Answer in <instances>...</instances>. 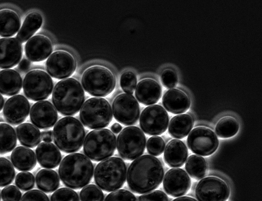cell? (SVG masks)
I'll list each match as a JSON object with an SVG mask.
<instances>
[{"instance_id":"3","label":"cell","mask_w":262,"mask_h":201,"mask_svg":"<svg viewBox=\"0 0 262 201\" xmlns=\"http://www.w3.org/2000/svg\"><path fill=\"white\" fill-rule=\"evenodd\" d=\"M57 111L65 116L77 113L85 100L84 90L76 79L69 78L59 81L55 85L52 97Z\"/></svg>"},{"instance_id":"20","label":"cell","mask_w":262,"mask_h":201,"mask_svg":"<svg viewBox=\"0 0 262 201\" xmlns=\"http://www.w3.org/2000/svg\"><path fill=\"white\" fill-rule=\"evenodd\" d=\"M52 51L50 41L42 35L32 37L28 40L25 46L26 56L33 62H39L46 59Z\"/></svg>"},{"instance_id":"40","label":"cell","mask_w":262,"mask_h":201,"mask_svg":"<svg viewBox=\"0 0 262 201\" xmlns=\"http://www.w3.org/2000/svg\"><path fill=\"white\" fill-rule=\"evenodd\" d=\"M165 147L164 140L159 136H155L150 137L147 141L146 148L148 152L153 156H159L161 154Z\"/></svg>"},{"instance_id":"5","label":"cell","mask_w":262,"mask_h":201,"mask_svg":"<svg viewBox=\"0 0 262 201\" xmlns=\"http://www.w3.org/2000/svg\"><path fill=\"white\" fill-rule=\"evenodd\" d=\"M126 175V167L124 161L119 157H112L97 165L94 179L96 185L102 190L112 192L123 185Z\"/></svg>"},{"instance_id":"17","label":"cell","mask_w":262,"mask_h":201,"mask_svg":"<svg viewBox=\"0 0 262 201\" xmlns=\"http://www.w3.org/2000/svg\"><path fill=\"white\" fill-rule=\"evenodd\" d=\"M30 104L23 96L18 95L9 98L3 108V115L8 123L17 125L23 123L28 116Z\"/></svg>"},{"instance_id":"13","label":"cell","mask_w":262,"mask_h":201,"mask_svg":"<svg viewBox=\"0 0 262 201\" xmlns=\"http://www.w3.org/2000/svg\"><path fill=\"white\" fill-rule=\"evenodd\" d=\"M115 119L125 126L135 124L140 116L139 103L130 94H122L118 96L112 104Z\"/></svg>"},{"instance_id":"1","label":"cell","mask_w":262,"mask_h":201,"mask_svg":"<svg viewBox=\"0 0 262 201\" xmlns=\"http://www.w3.org/2000/svg\"><path fill=\"white\" fill-rule=\"evenodd\" d=\"M164 175L162 163L150 155L136 158L127 172L129 187L135 193L143 194L156 189L162 181Z\"/></svg>"},{"instance_id":"48","label":"cell","mask_w":262,"mask_h":201,"mask_svg":"<svg viewBox=\"0 0 262 201\" xmlns=\"http://www.w3.org/2000/svg\"><path fill=\"white\" fill-rule=\"evenodd\" d=\"M112 131L116 134L119 133L122 129V126L118 123L114 124L111 127Z\"/></svg>"},{"instance_id":"33","label":"cell","mask_w":262,"mask_h":201,"mask_svg":"<svg viewBox=\"0 0 262 201\" xmlns=\"http://www.w3.org/2000/svg\"><path fill=\"white\" fill-rule=\"evenodd\" d=\"M185 168L191 177L199 180L206 175L207 167L204 158L193 154L189 157L186 163Z\"/></svg>"},{"instance_id":"42","label":"cell","mask_w":262,"mask_h":201,"mask_svg":"<svg viewBox=\"0 0 262 201\" xmlns=\"http://www.w3.org/2000/svg\"><path fill=\"white\" fill-rule=\"evenodd\" d=\"M1 194L3 201H20L22 197L20 191L14 185L4 188Z\"/></svg>"},{"instance_id":"43","label":"cell","mask_w":262,"mask_h":201,"mask_svg":"<svg viewBox=\"0 0 262 201\" xmlns=\"http://www.w3.org/2000/svg\"><path fill=\"white\" fill-rule=\"evenodd\" d=\"M161 80L165 87L172 88L176 85L178 78L174 71L171 70H166L162 74Z\"/></svg>"},{"instance_id":"6","label":"cell","mask_w":262,"mask_h":201,"mask_svg":"<svg viewBox=\"0 0 262 201\" xmlns=\"http://www.w3.org/2000/svg\"><path fill=\"white\" fill-rule=\"evenodd\" d=\"M115 135L108 129H98L90 131L85 138L83 151L92 160L101 161L111 156L116 149Z\"/></svg>"},{"instance_id":"29","label":"cell","mask_w":262,"mask_h":201,"mask_svg":"<svg viewBox=\"0 0 262 201\" xmlns=\"http://www.w3.org/2000/svg\"><path fill=\"white\" fill-rule=\"evenodd\" d=\"M21 21L19 16L10 10L0 11V36L4 37L14 35L19 30Z\"/></svg>"},{"instance_id":"37","label":"cell","mask_w":262,"mask_h":201,"mask_svg":"<svg viewBox=\"0 0 262 201\" xmlns=\"http://www.w3.org/2000/svg\"><path fill=\"white\" fill-rule=\"evenodd\" d=\"M34 177L29 172H21L16 177L15 184L19 189L23 191L31 190L34 187Z\"/></svg>"},{"instance_id":"30","label":"cell","mask_w":262,"mask_h":201,"mask_svg":"<svg viewBox=\"0 0 262 201\" xmlns=\"http://www.w3.org/2000/svg\"><path fill=\"white\" fill-rule=\"evenodd\" d=\"M43 22L42 16L37 12H31L25 18L16 38L20 43L28 40L41 27Z\"/></svg>"},{"instance_id":"51","label":"cell","mask_w":262,"mask_h":201,"mask_svg":"<svg viewBox=\"0 0 262 201\" xmlns=\"http://www.w3.org/2000/svg\"></svg>"},{"instance_id":"7","label":"cell","mask_w":262,"mask_h":201,"mask_svg":"<svg viewBox=\"0 0 262 201\" xmlns=\"http://www.w3.org/2000/svg\"><path fill=\"white\" fill-rule=\"evenodd\" d=\"M79 116L82 123L93 129L106 127L113 117L110 104L100 98H92L86 100L81 107Z\"/></svg>"},{"instance_id":"35","label":"cell","mask_w":262,"mask_h":201,"mask_svg":"<svg viewBox=\"0 0 262 201\" xmlns=\"http://www.w3.org/2000/svg\"><path fill=\"white\" fill-rule=\"evenodd\" d=\"M15 176V171L11 163L5 158L0 157V187L10 184Z\"/></svg>"},{"instance_id":"2","label":"cell","mask_w":262,"mask_h":201,"mask_svg":"<svg viewBox=\"0 0 262 201\" xmlns=\"http://www.w3.org/2000/svg\"><path fill=\"white\" fill-rule=\"evenodd\" d=\"M58 172L61 180L66 186L79 189L90 182L93 175L94 166L85 155L74 153L63 158Z\"/></svg>"},{"instance_id":"28","label":"cell","mask_w":262,"mask_h":201,"mask_svg":"<svg viewBox=\"0 0 262 201\" xmlns=\"http://www.w3.org/2000/svg\"><path fill=\"white\" fill-rule=\"evenodd\" d=\"M16 132L20 143L26 147L33 148L41 141V133L34 125L30 123H24L17 126Z\"/></svg>"},{"instance_id":"27","label":"cell","mask_w":262,"mask_h":201,"mask_svg":"<svg viewBox=\"0 0 262 201\" xmlns=\"http://www.w3.org/2000/svg\"><path fill=\"white\" fill-rule=\"evenodd\" d=\"M193 126V120L189 115L180 114L173 117L168 126V132L173 137L182 139L186 137Z\"/></svg>"},{"instance_id":"23","label":"cell","mask_w":262,"mask_h":201,"mask_svg":"<svg viewBox=\"0 0 262 201\" xmlns=\"http://www.w3.org/2000/svg\"><path fill=\"white\" fill-rule=\"evenodd\" d=\"M188 154V149L185 144L179 140L173 139L166 147L164 160L170 167H180L185 162Z\"/></svg>"},{"instance_id":"22","label":"cell","mask_w":262,"mask_h":201,"mask_svg":"<svg viewBox=\"0 0 262 201\" xmlns=\"http://www.w3.org/2000/svg\"><path fill=\"white\" fill-rule=\"evenodd\" d=\"M162 102L166 109L174 114L185 112L191 105L187 95L177 89H171L167 91L163 97Z\"/></svg>"},{"instance_id":"41","label":"cell","mask_w":262,"mask_h":201,"mask_svg":"<svg viewBox=\"0 0 262 201\" xmlns=\"http://www.w3.org/2000/svg\"><path fill=\"white\" fill-rule=\"evenodd\" d=\"M104 201H136L135 196L130 192L120 189L108 194Z\"/></svg>"},{"instance_id":"21","label":"cell","mask_w":262,"mask_h":201,"mask_svg":"<svg viewBox=\"0 0 262 201\" xmlns=\"http://www.w3.org/2000/svg\"><path fill=\"white\" fill-rule=\"evenodd\" d=\"M161 95V86L151 79H145L140 81L135 90L137 99L140 102L146 105L156 103Z\"/></svg>"},{"instance_id":"11","label":"cell","mask_w":262,"mask_h":201,"mask_svg":"<svg viewBox=\"0 0 262 201\" xmlns=\"http://www.w3.org/2000/svg\"><path fill=\"white\" fill-rule=\"evenodd\" d=\"M169 118L165 109L159 105H152L146 107L140 118L141 128L149 135H158L167 129Z\"/></svg>"},{"instance_id":"24","label":"cell","mask_w":262,"mask_h":201,"mask_svg":"<svg viewBox=\"0 0 262 201\" xmlns=\"http://www.w3.org/2000/svg\"><path fill=\"white\" fill-rule=\"evenodd\" d=\"M36 155L39 164L45 168H55L61 160L59 150L51 143H41L37 147Z\"/></svg>"},{"instance_id":"4","label":"cell","mask_w":262,"mask_h":201,"mask_svg":"<svg viewBox=\"0 0 262 201\" xmlns=\"http://www.w3.org/2000/svg\"><path fill=\"white\" fill-rule=\"evenodd\" d=\"M54 143L61 151L70 153L78 151L84 143L85 132L81 123L72 117L59 120L53 130Z\"/></svg>"},{"instance_id":"16","label":"cell","mask_w":262,"mask_h":201,"mask_svg":"<svg viewBox=\"0 0 262 201\" xmlns=\"http://www.w3.org/2000/svg\"><path fill=\"white\" fill-rule=\"evenodd\" d=\"M191 181L187 173L180 168L171 169L165 175L163 187L166 192L173 197L185 195L190 188Z\"/></svg>"},{"instance_id":"50","label":"cell","mask_w":262,"mask_h":201,"mask_svg":"<svg viewBox=\"0 0 262 201\" xmlns=\"http://www.w3.org/2000/svg\"><path fill=\"white\" fill-rule=\"evenodd\" d=\"M4 104V99L2 96L0 94V111L2 109Z\"/></svg>"},{"instance_id":"10","label":"cell","mask_w":262,"mask_h":201,"mask_svg":"<svg viewBox=\"0 0 262 201\" xmlns=\"http://www.w3.org/2000/svg\"><path fill=\"white\" fill-rule=\"evenodd\" d=\"M53 87L52 80L48 75L41 70L28 73L23 82V90L29 99L39 101L47 99Z\"/></svg>"},{"instance_id":"19","label":"cell","mask_w":262,"mask_h":201,"mask_svg":"<svg viewBox=\"0 0 262 201\" xmlns=\"http://www.w3.org/2000/svg\"><path fill=\"white\" fill-rule=\"evenodd\" d=\"M22 47L15 38L0 39V68L8 69L16 66L21 59Z\"/></svg>"},{"instance_id":"9","label":"cell","mask_w":262,"mask_h":201,"mask_svg":"<svg viewBox=\"0 0 262 201\" xmlns=\"http://www.w3.org/2000/svg\"><path fill=\"white\" fill-rule=\"evenodd\" d=\"M146 138L138 127L130 126L124 128L119 134L117 141L119 154L124 159L133 160L144 152Z\"/></svg>"},{"instance_id":"8","label":"cell","mask_w":262,"mask_h":201,"mask_svg":"<svg viewBox=\"0 0 262 201\" xmlns=\"http://www.w3.org/2000/svg\"><path fill=\"white\" fill-rule=\"evenodd\" d=\"M82 84L86 92L95 97H105L114 89L116 81L113 74L107 69L95 66L84 73Z\"/></svg>"},{"instance_id":"12","label":"cell","mask_w":262,"mask_h":201,"mask_svg":"<svg viewBox=\"0 0 262 201\" xmlns=\"http://www.w3.org/2000/svg\"><path fill=\"white\" fill-rule=\"evenodd\" d=\"M189 149L194 153L204 156L213 154L218 146V140L210 129L197 127L190 133L187 138Z\"/></svg>"},{"instance_id":"49","label":"cell","mask_w":262,"mask_h":201,"mask_svg":"<svg viewBox=\"0 0 262 201\" xmlns=\"http://www.w3.org/2000/svg\"><path fill=\"white\" fill-rule=\"evenodd\" d=\"M172 201H197L193 198L189 197H181L176 198Z\"/></svg>"},{"instance_id":"32","label":"cell","mask_w":262,"mask_h":201,"mask_svg":"<svg viewBox=\"0 0 262 201\" xmlns=\"http://www.w3.org/2000/svg\"><path fill=\"white\" fill-rule=\"evenodd\" d=\"M17 136L13 128L5 123H0V154L11 151L16 147Z\"/></svg>"},{"instance_id":"39","label":"cell","mask_w":262,"mask_h":201,"mask_svg":"<svg viewBox=\"0 0 262 201\" xmlns=\"http://www.w3.org/2000/svg\"><path fill=\"white\" fill-rule=\"evenodd\" d=\"M120 84L122 90L126 94L133 93L137 85L136 76L130 71L124 73L120 77Z\"/></svg>"},{"instance_id":"34","label":"cell","mask_w":262,"mask_h":201,"mask_svg":"<svg viewBox=\"0 0 262 201\" xmlns=\"http://www.w3.org/2000/svg\"><path fill=\"white\" fill-rule=\"evenodd\" d=\"M238 129V123L235 119L231 117H225L217 124L215 132L219 137L227 138L234 136Z\"/></svg>"},{"instance_id":"25","label":"cell","mask_w":262,"mask_h":201,"mask_svg":"<svg viewBox=\"0 0 262 201\" xmlns=\"http://www.w3.org/2000/svg\"><path fill=\"white\" fill-rule=\"evenodd\" d=\"M31 149L20 146L15 148L11 155V160L14 167L21 171H29L36 166V157Z\"/></svg>"},{"instance_id":"45","label":"cell","mask_w":262,"mask_h":201,"mask_svg":"<svg viewBox=\"0 0 262 201\" xmlns=\"http://www.w3.org/2000/svg\"><path fill=\"white\" fill-rule=\"evenodd\" d=\"M139 201H168V199L165 193L160 190H156L140 196L139 197Z\"/></svg>"},{"instance_id":"47","label":"cell","mask_w":262,"mask_h":201,"mask_svg":"<svg viewBox=\"0 0 262 201\" xmlns=\"http://www.w3.org/2000/svg\"><path fill=\"white\" fill-rule=\"evenodd\" d=\"M30 64V62L29 60L26 59H23L20 62L18 68L21 71L25 72L29 69Z\"/></svg>"},{"instance_id":"26","label":"cell","mask_w":262,"mask_h":201,"mask_svg":"<svg viewBox=\"0 0 262 201\" xmlns=\"http://www.w3.org/2000/svg\"><path fill=\"white\" fill-rule=\"evenodd\" d=\"M22 87V79L20 74L11 70L0 71V93L11 96L18 94Z\"/></svg>"},{"instance_id":"38","label":"cell","mask_w":262,"mask_h":201,"mask_svg":"<svg viewBox=\"0 0 262 201\" xmlns=\"http://www.w3.org/2000/svg\"><path fill=\"white\" fill-rule=\"evenodd\" d=\"M50 201H79V198L74 191L68 188H61L53 193Z\"/></svg>"},{"instance_id":"18","label":"cell","mask_w":262,"mask_h":201,"mask_svg":"<svg viewBox=\"0 0 262 201\" xmlns=\"http://www.w3.org/2000/svg\"><path fill=\"white\" fill-rule=\"evenodd\" d=\"M30 118L32 124L40 129L52 127L56 123L57 113L52 104L47 100L37 102L31 107Z\"/></svg>"},{"instance_id":"46","label":"cell","mask_w":262,"mask_h":201,"mask_svg":"<svg viewBox=\"0 0 262 201\" xmlns=\"http://www.w3.org/2000/svg\"><path fill=\"white\" fill-rule=\"evenodd\" d=\"M53 132L51 130H46L41 132V139L46 143H50L52 141Z\"/></svg>"},{"instance_id":"15","label":"cell","mask_w":262,"mask_h":201,"mask_svg":"<svg viewBox=\"0 0 262 201\" xmlns=\"http://www.w3.org/2000/svg\"><path fill=\"white\" fill-rule=\"evenodd\" d=\"M47 70L54 78L64 79L71 76L76 68V63L69 53L57 51L53 53L46 62Z\"/></svg>"},{"instance_id":"31","label":"cell","mask_w":262,"mask_h":201,"mask_svg":"<svg viewBox=\"0 0 262 201\" xmlns=\"http://www.w3.org/2000/svg\"><path fill=\"white\" fill-rule=\"evenodd\" d=\"M37 187L45 193H51L59 187L60 180L57 173L50 169H42L36 175Z\"/></svg>"},{"instance_id":"14","label":"cell","mask_w":262,"mask_h":201,"mask_svg":"<svg viewBox=\"0 0 262 201\" xmlns=\"http://www.w3.org/2000/svg\"><path fill=\"white\" fill-rule=\"evenodd\" d=\"M230 190L226 183L214 176L203 178L197 184L195 195L199 201H226Z\"/></svg>"},{"instance_id":"36","label":"cell","mask_w":262,"mask_h":201,"mask_svg":"<svg viewBox=\"0 0 262 201\" xmlns=\"http://www.w3.org/2000/svg\"><path fill=\"white\" fill-rule=\"evenodd\" d=\"M81 201H103L104 194L96 185H88L80 193Z\"/></svg>"},{"instance_id":"44","label":"cell","mask_w":262,"mask_h":201,"mask_svg":"<svg viewBox=\"0 0 262 201\" xmlns=\"http://www.w3.org/2000/svg\"><path fill=\"white\" fill-rule=\"evenodd\" d=\"M21 201H49L48 197L38 190H32L26 192Z\"/></svg>"}]
</instances>
